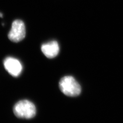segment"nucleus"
Segmentation results:
<instances>
[{
	"mask_svg": "<svg viewBox=\"0 0 123 123\" xmlns=\"http://www.w3.org/2000/svg\"><path fill=\"white\" fill-rule=\"evenodd\" d=\"M59 86L62 92L68 96L76 97L79 95L81 92L79 84L74 77L70 76L62 78Z\"/></svg>",
	"mask_w": 123,
	"mask_h": 123,
	"instance_id": "1",
	"label": "nucleus"
},
{
	"mask_svg": "<svg viewBox=\"0 0 123 123\" xmlns=\"http://www.w3.org/2000/svg\"><path fill=\"white\" fill-rule=\"evenodd\" d=\"M13 112L18 118L30 119L35 116L36 108L31 101L22 100L15 104L13 107Z\"/></svg>",
	"mask_w": 123,
	"mask_h": 123,
	"instance_id": "2",
	"label": "nucleus"
},
{
	"mask_svg": "<svg viewBox=\"0 0 123 123\" xmlns=\"http://www.w3.org/2000/svg\"><path fill=\"white\" fill-rule=\"evenodd\" d=\"M26 36V27L24 23L20 20H16L13 22L8 37L10 40L18 43L23 39Z\"/></svg>",
	"mask_w": 123,
	"mask_h": 123,
	"instance_id": "3",
	"label": "nucleus"
},
{
	"mask_svg": "<svg viewBox=\"0 0 123 123\" xmlns=\"http://www.w3.org/2000/svg\"><path fill=\"white\" fill-rule=\"evenodd\" d=\"M3 64L6 70L13 77H18L22 72V66L21 63L15 58H6Z\"/></svg>",
	"mask_w": 123,
	"mask_h": 123,
	"instance_id": "4",
	"label": "nucleus"
},
{
	"mask_svg": "<svg viewBox=\"0 0 123 123\" xmlns=\"http://www.w3.org/2000/svg\"><path fill=\"white\" fill-rule=\"evenodd\" d=\"M41 50L46 57L53 58L58 55L59 52V47L57 42L53 41L43 44Z\"/></svg>",
	"mask_w": 123,
	"mask_h": 123,
	"instance_id": "5",
	"label": "nucleus"
},
{
	"mask_svg": "<svg viewBox=\"0 0 123 123\" xmlns=\"http://www.w3.org/2000/svg\"><path fill=\"white\" fill-rule=\"evenodd\" d=\"M0 17H2V14L0 12Z\"/></svg>",
	"mask_w": 123,
	"mask_h": 123,
	"instance_id": "6",
	"label": "nucleus"
}]
</instances>
